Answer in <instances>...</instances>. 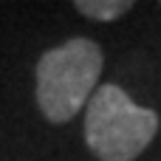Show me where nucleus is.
<instances>
[{"mask_svg": "<svg viewBox=\"0 0 161 161\" xmlns=\"http://www.w3.org/2000/svg\"><path fill=\"white\" fill-rule=\"evenodd\" d=\"M158 133V113L136 105L119 85H99L85 113V142L99 161L139 158Z\"/></svg>", "mask_w": 161, "mask_h": 161, "instance_id": "nucleus-2", "label": "nucleus"}, {"mask_svg": "<svg viewBox=\"0 0 161 161\" xmlns=\"http://www.w3.org/2000/svg\"><path fill=\"white\" fill-rule=\"evenodd\" d=\"M102 48L88 37H74L37 62V105L51 125L71 122L93 96L102 76Z\"/></svg>", "mask_w": 161, "mask_h": 161, "instance_id": "nucleus-1", "label": "nucleus"}, {"mask_svg": "<svg viewBox=\"0 0 161 161\" xmlns=\"http://www.w3.org/2000/svg\"><path fill=\"white\" fill-rule=\"evenodd\" d=\"M74 8L82 11L85 17H91V20L113 23V20L125 17V14L133 8V3H130V0H76Z\"/></svg>", "mask_w": 161, "mask_h": 161, "instance_id": "nucleus-3", "label": "nucleus"}]
</instances>
